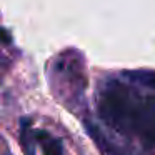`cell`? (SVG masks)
<instances>
[{"instance_id":"cell-1","label":"cell","mask_w":155,"mask_h":155,"mask_svg":"<svg viewBox=\"0 0 155 155\" xmlns=\"http://www.w3.org/2000/svg\"><path fill=\"white\" fill-rule=\"evenodd\" d=\"M104 128L122 140L155 147V90L128 78H104L97 94Z\"/></svg>"},{"instance_id":"cell-2","label":"cell","mask_w":155,"mask_h":155,"mask_svg":"<svg viewBox=\"0 0 155 155\" xmlns=\"http://www.w3.org/2000/svg\"><path fill=\"white\" fill-rule=\"evenodd\" d=\"M35 137H37V143L42 148V155H65L62 142L48 132L38 130L35 132Z\"/></svg>"},{"instance_id":"cell-3","label":"cell","mask_w":155,"mask_h":155,"mask_svg":"<svg viewBox=\"0 0 155 155\" xmlns=\"http://www.w3.org/2000/svg\"><path fill=\"white\" fill-rule=\"evenodd\" d=\"M122 75H124L125 78H128L130 82H134V84L155 90V72H152V70H134V72H124Z\"/></svg>"},{"instance_id":"cell-4","label":"cell","mask_w":155,"mask_h":155,"mask_svg":"<svg viewBox=\"0 0 155 155\" xmlns=\"http://www.w3.org/2000/svg\"><path fill=\"white\" fill-rule=\"evenodd\" d=\"M20 140H22V147H24L25 155H35V147L34 142H37V137H35L34 130L30 127V122L27 118H24L20 127Z\"/></svg>"}]
</instances>
